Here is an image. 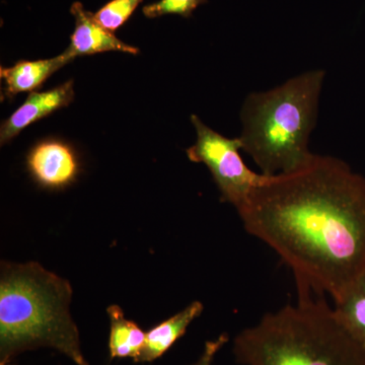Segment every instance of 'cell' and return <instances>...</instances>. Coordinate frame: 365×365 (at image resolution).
I'll return each mask as SVG.
<instances>
[{
	"label": "cell",
	"instance_id": "cell-11",
	"mask_svg": "<svg viewBox=\"0 0 365 365\" xmlns=\"http://www.w3.org/2000/svg\"><path fill=\"white\" fill-rule=\"evenodd\" d=\"M110 319L109 352L111 359H132L136 361L145 343L144 333L135 322L124 317L121 307H108Z\"/></svg>",
	"mask_w": 365,
	"mask_h": 365
},
{
	"label": "cell",
	"instance_id": "cell-8",
	"mask_svg": "<svg viewBox=\"0 0 365 365\" xmlns=\"http://www.w3.org/2000/svg\"><path fill=\"white\" fill-rule=\"evenodd\" d=\"M71 11L76 19V29L71 36V45L66 52L72 59L78 56L108 51L138 54V48L122 42L114 33L109 32L98 25L93 19V14L86 11L81 2H74Z\"/></svg>",
	"mask_w": 365,
	"mask_h": 365
},
{
	"label": "cell",
	"instance_id": "cell-1",
	"mask_svg": "<svg viewBox=\"0 0 365 365\" xmlns=\"http://www.w3.org/2000/svg\"><path fill=\"white\" fill-rule=\"evenodd\" d=\"M237 212L297 284L334 304L365 273V177L338 158L314 155L302 169L268 176Z\"/></svg>",
	"mask_w": 365,
	"mask_h": 365
},
{
	"label": "cell",
	"instance_id": "cell-3",
	"mask_svg": "<svg viewBox=\"0 0 365 365\" xmlns=\"http://www.w3.org/2000/svg\"><path fill=\"white\" fill-rule=\"evenodd\" d=\"M68 281L39 263L2 262L0 277V365L26 350L49 347L76 365H90L69 313Z\"/></svg>",
	"mask_w": 365,
	"mask_h": 365
},
{
	"label": "cell",
	"instance_id": "cell-14",
	"mask_svg": "<svg viewBox=\"0 0 365 365\" xmlns=\"http://www.w3.org/2000/svg\"><path fill=\"white\" fill-rule=\"evenodd\" d=\"M206 2L207 0H160L157 4L144 6L143 14L146 18L150 19L165 14H179L188 18L197 7Z\"/></svg>",
	"mask_w": 365,
	"mask_h": 365
},
{
	"label": "cell",
	"instance_id": "cell-7",
	"mask_svg": "<svg viewBox=\"0 0 365 365\" xmlns=\"http://www.w3.org/2000/svg\"><path fill=\"white\" fill-rule=\"evenodd\" d=\"M74 98L73 81H66L51 91L37 93L33 91L26 98V102L4 120L0 128L1 145L13 140L24 129L31 124L39 121L53 112L67 107Z\"/></svg>",
	"mask_w": 365,
	"mask_h": 365
},
{
	"label": "cell",
	"instance_id": "cell-15",
	"mask_svg": "<svg viewBox=\"0 0 365 365\" xmlns=\"http://www.w3.org/2000/svg\"><path fill=\"white\" fill-rule=\"evenodd\" d=\"M230 340V337L227 333H223L222 335L218 336L215 340L207 341L204 345V349L201 353L200 357L198 360L192 365H212L213 360H215L216 354L218 351L227 344Z\"/></svg>",
	"mask_w": 365,
	"mask_h": 365
},
{
	"label": "cell",
	"instance_id": "cell-10",
	"mask_svg": "<svg viewBox=\"0 0 365 365\" xmlns=\"http://www.w3.org/2000/svg\"><path fill=\"white\" fill-rule=\"evenodd\" d=\"M202 302H192L182 311L153 327L146 333L145 343L135 362H153L162 357L186 333L190 324L203 312Z\"/></svg>",
	"mask_w": 365,
	"mask_h": 365
},
{
	"label": "cell",
	"instance_id": "cell-6",
	"mask_svg": "<svg viewBox=\"0 0 365 365\" xmlns=\"http://www.w3.org/2000/svg\"><path fill=\"white\" fill-rule=\"evenodd\" d=\"M26 163L34 179L44 188H64L79 172L78 157L71 146L57 139H47L34 146Z\"/></svg>",
	"mask_w": 365,
	"mask_h": 365
},
{
	"label": "cell",
	"instance_id": "cell-2",
	"mask_svg": "<svg viewBox=\"0 0 365 365\" xmlns=\"http://www.w3.org/2000/svg\"><path fill=\"white\" fill-rule=\"evenodd\" d=\"M297 304L266 314L234 340L242 365H365V348L336 318L325 294L297 285Z\"/></svg>",
	"mask_w": 365,
	"mask_h": 365
},
{
	"label": "cell",
	"instance_id": "cell-9",
	"mask_svg": "<svg viewBox=\"0 0 365 365\" xmlns=\"http://www.w3.org/2000/svg\"><path fill=\"white\" fill-rule=\"evenodd\" d=\"M66 51L51 59L19 61L11 67H1L0 76L4 81V96L13 98L18 93L38 90L46 81L72 61Z\"/></svg>",
	"mask_w": 365,
	"mask_h": 365
},
{
	"label": "cell",
	"instance_id": "cell-13",
	"mask_svg": "<svg viewBox=\"0 0 365 365\" xmlns=\"http://www.w3.org/2000/svg\"><path fill=\"white\" fill-rule=\"evenodd\" d=\"M143 1V0H112L98 9L97 13L93 14V19L106 30L114 33L128 21L137 6Z\"/></svg>",
	"mask_w": 365,
	"mask_h": 365
},
{
	"label": "cell",
	"instance_id": "cell-4",
	"mask_svg": "<svg viewBox=\"0 0 365 365\" xmlns=\"http://www.w3.org/2000/svg\"><path fill=\"white\" fill-rule=\"evenodd\" d=\"M324 71H309L266 93H252L242 110V148L266 176L289 174L311 162Z\"/></svg>",
	"mask_w": 365,
	"mask_h": 365
},
{
	"label": "cell",
	"instance_id": "cell-5",
	"mask_svg": "<svg viewBox=\"0 0 365 365\" xmlns=\"http://www.w3.org/2000/svg\"><path fill=\"white\" fill-rule=\"evenodd\" d=\"M191 121L196 129L197 141L186 150L189 160L208 168L223 202L232 204L239 210L252 191L268 176L257 174L247 167L239 153L242 148L240 137L227 138L209 128L195 115H192Z\"/></svg>",
	"mask_w": 365,
	"mask_h": 365
},
{
	"label": "cell",
	"instance_id": "cell-12",
	"mask_svg": "<svg viewBox=\"0 0 365 365\" xmlns=\"http://www.w3.org/2000/svg\"><path fill=\"white\" fill-rule=\"evenodd\" d=\"M334 304V313L341 325L365 348V273Z\"/></svg>",
	"mask_w": 365,
	"mask_h": 365
}]
</instances>
